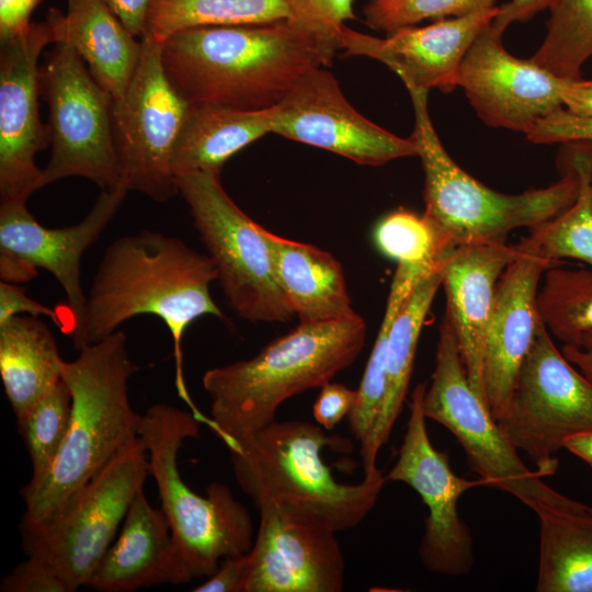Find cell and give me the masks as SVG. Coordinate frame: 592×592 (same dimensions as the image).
Returning a JSON list of instances; mask_svg holds the SVG:
<instances>
[{"mask_svg":"<svg viewBox=\"0 0 592 592\" xmlns=\"http://www.w3.org/2000/svg\"><path fill=\"white\" fill-rule=\"evenodd\" d=\"M201 424L191 410L156 403L141 415L138 429L161 511L192 580L210 577L226 557L248 554L255 537L247 508L226 483L210 482L201 496L181 477L179 452L186 439L198 436Z\"/></svg>","mask_w":592,"mask_h":592,"instance_id":"52a82bcc","label":"cell"},{"mask_svg":"<svg viewBox=\"0 0 592 592\" xmlns=\"http://www.w3.org/2000/svg\"><path fill=\"white\" fill-rule=\"evenodd\" d=\"M338 38L297 20L193 27L161 43L175 89L191 104L264 110L308 71L331 64Z\"/></svg>","mask_w":592,"mask_h":592,"instance_id":"6da1fadb","label":"cell"},{"mask_svg":"<svg viewBox=\"0 0 592 592\" xmlns=\"http://www.w3.org/2000/svg\"><path fill=\"white\" fill-rule=\"evenodd\" d=\"M565 357L568 361H571L576 363L579 367H582L584 365L592 363V353H585L578 350H571V349H565L563 350ZM584 376L592 382V365L589 366L587 369L583 371Z\"/></svg>","mask_w":592,"mask_h":592,"instance_id":"681fc988","label":"cell"},{"mask_svg":"<svg viewBox=\"0 0 592 592\" xmlns=\"http://www.w3.org/2000/svg\"><path fill=\"white\" fill-rule=\"evenodd\" d=\"M177 183L230 309L253 323L291 320L295 314L274 276L265 228L236 205L219 174L185 173Z\"/></svg>","mask_w":592,"mask_h":592,"instance_id":"9c48e42d","label":"cell"},{"mask_svg":"<svg viewBox=\"0 0 592 592\" xmlns=\"http://www.w3.org/2000/svg\"><path fill=\"white\" fill-rule=\"evenodd\" d=\"M149 475L140 440L113 458L56 520L21 527L27 557L49 563L70 592L88 584Z\"/></svg>","mask_w":592,"mask_h":592,"instance_id":"7c38bea8","label":"cell"},{"mask_svg":"<svg viewBox=\"0 0 592 592\" xmlns=\"http://www.w3.org/2000/svg\"><path fill=\"white\" fill-rule=\"evenodd\" d=\"M568 160L577 170L576 200L554 218L534 227L515 248L526 254L559 263L583 261L592 267V144H566Z\"/></svg>","mask_w":592,"mask_h":592,"instance_id":"f546056e","label":"cell"},{"mask_svg":"<svg viewBox=\"0 0 592 592\" xmlns=\"http://www.w3.org/2000/svg\"><path fill=\"white\" fill-rule=\"evenodd\" d=\"M537 592H592V508L544 511Z\"/></svg>","mask_w":592,"mask_h":592,"instance_id":"f1b7e54d","label":"cell"},{"mask_svg":"<svg viewBox=\"0 0 592 592\" xmlns=\"http://www.w3.org/2000/svg\"><path fill=\"white\" fill-rule=\"evenodd\" d=\"M65 362L38 317L19 315L0 323V374L16 421L61 379Z\"/></svg>","mask_w":592,"mask_h":592,"instance_id":"4316f807","label":"cell"},{"mask_svg":"<svg viewBox=\"0 0 592 592\" xmlns=\"http://www.w3.org/2000/svg\"><path fill=\"white\" fill-rule=\"evenodd\" d=\"M490 1H491L492 4H494L497 0H490Z\"/></svg>","mask_w":592,"mask_h":592,"instance_id":"f907efd6","label":"cell"},{"mask_svg":"<svg viewBox=\"0 0 592 592\" xmlns=\"http://www.w3.org/2000/svg\"><path fill=\"white\" fill-rule=\"evenodd\" d=\"M136 37H143L153 0H102Z\"/></svg>","mask_w":592,"mask_h":592,"instance_id":"f6af8a7d","label":"cell"},{"mask_svg":"<svg viewBox=\"0 0 592 592\" xmlns=\"http://www.w3.org/2000/svg\"><path fill=\"white\" fill-rule=\"evenodd\" d=\"M519 253L515 246L505 242L469 243L453 249L442 263L445 316L454 329L468 380L485 402L483 345L497 283Z\"/></svg>","mask_w":592,"mask_h":592,"instance_id":"7402d4cb","label":"cell"},{"mask_svg":"<svg viewBox=\"0 0 592 592\" xmlns=\"http://www.w3.org/2000/svg\"><path fill=\"white\" fill-rule=\"evenodd\" d=\"M356 399V390L343 384L328 382L320 387L314 406L315 420L325 430H332L351 412Z\"/></svg>","mask_w":592,"mask_h":592,"instance_id":"b9f144b4","label":"cell"},{"mask_svg":"<svg viewBox=\"0 0 592 592\" xmlns=\"http://www.w3.org/2000/svg\"><path fill=\"white\" fill-rule=\"evenodd\" d=\"M3 592H70L59 573L47 562L27 557L1 581Z\"/></svg>","mask_w":592,"mask_h":592,"instance_id":"ab89813d","label":"cell"},{"mask_svg":"<svg viewBox=\"0 0 592 592\" xmlns=\"http://www.w3.org/2000/svg\"><path fill=\"white\" fill-rule=\"evenodd\" d=\"M191 580L166 515L150 505L143 488L128 508L118 538L101 559L87 587L99 592H128Z\"/></svg>","mask_w":592,"mask_h":592,"instance_id":"603a6c76","label":"cell"},{"mask_svg":"<svg viewBox=\"0 0 592 592\" xmlns=\"http://www.w3.org/2000/svg\"><path fill=\"white\" fill-rule=\"evenodd\" d=\"M129 192L123 182L113 190H101L90 212L79 223L48 228L39 224L23 202L0 205V277L9 283H23L49 272L60 284L75 326H79L87 295L81 286V258L119 209Z\"/></svg>","mask_w":592,"mask_h":592,"instance_id":"2e32d148","label":"cell"},{"mask_svg":"<svg viewBox=\"0 0 592 592\" xmlns=\"http://www.w3.org/2000/svg\"><path fill=\"white\" fill-rule=\"evenodd\" d=\"M67 1L60 42L77 50L93 78L116 103L136 71L143 43L136 41L102 0Z\"/></svg>","mask_w":592,"mask_h":592,"instance_id":"d4e9b609","label":"cell"},{"mask_svg":"<svg viewBox=\"0 0 592 592\" xmlns=\"http://www.w3.org/2000/svg\"><path fill=\"white\" fill-rule=\"evenodd\" d=\"M140 39L136 71L124 96L114 103L116 148L128 190L167 202L179 193L173 155L191 103L170 81L161 44Z\"/></svg>","mask_w":592,"mask_h":592,"instance_id":"4fadbf2b","label":"cell"},{"mask_svg":"<svg viewBox=\"0 0 592 592\" xmlns=\"http://www.w3.org/2000/svg\"><path fill=\"white\" fill-rule=\"evenodd\" d=\"M536 304L545 328L565 349L592 353V267H549Z\"/></svg>","mask_w":592,"mask_h":592,"instance_id":"1f68e13d","label":"cell"},{"mask_svg":"<svg viewBox=\"0 0 592 592\" xmlns=\"http://www.w3.org/2000/svg\"><path fill=\"white\" fill-rule=\"evenodd\" d=\"M366 323L357 314L325 323H299L255 356L205 372L210 430L229 448L275 420L293 396L323 386L360 355Z\"/></svg>","mask_w":592,"mask_h":592,"instance_id":"277c9868","label":"cell"},{"mask_svg":"<svg viewBox=\"0 0 592 592\" xmlns=\"http://www.w3.org/2000/svg\"><path fill=\"white\" fill-rule=\"evenodd\" d=\"M555 265L559 263L520 252L497 283L482 357L485 400L494 419L511 398L536 334L540 278Z\"/></svg>","mask_w":592,"mask_h":592,"instance_id":"44dd1931","label":"cell"},{"mask_svg":"<svg viewBox=\"0 0 592 592\" xmlns=\"http://www.w3.org/2000/svg\"><path fill=\"white\" fill-rule=\"evenodd\" d=\"M374 238L378 249L398 264L426 272L440 269L447 255L426 218L403 208L383 218Z\"/></svg>","mask_w":592,"mask_h":592,"instance_id":"d590c367","label":"cell"},{"mask_svg":"<svg viewBox=\"0 0 592 592\" xmlns=\"http://www.w3.org/2000/svg\"><path fill=\"white\" fill-rule=\"evenodd\" d=\"M490 24L466 53L457 78L478 116L489 126L526 133L563 107L565 80L503 47Z\"/></svg>","mask_w":592,"mask_h":592,"instance_id":"d6986e66","label":"cell"},{"mask_svg":"<svg viewBox=\"0 0 592 592\" xmlns=\"http://www.w3.org/2000/svg\"><path fill=\"white\" fill-rule=\"evenodd\" d=\"M293 19L317 31L333 35L345 25L344 21L354 19V0H288Z\"/></svg>","mask_w":592,"mask_h":592,"instance_id":"f35d334b","label":"cell"},{"mask_svg":"<svg viewBox=\"0 0 592 592\" xmlns=\"http://www.w3.org/2000/svg\"><path fill=\"white\" fill-rule=\"evenodd\" d=\"M348 452L351 443L328 436L307 421H276L235 443L230 452L236 481L255 506L277 501L308 511L337 533L356 527L372 511L386 482L379 470L357 483L334 479L322 451Z\"/></svg>","mask_w":592,"mask_h":592,"instance_id":"5b68a950","label":"cell"},{"mask_svg":"<svg viewBox=\"0 0 592 592\" xmlns=\"http://www.w3.org/2000/svg\"><path fill=\"white\" fill-rule=\"evenodd\" d=\"M496 421L543 477L556 473L554 454L568 439L592 431V382L558 351L542 320L511 398Z\"/></svg>","mask_w":592,"mask_h":592,"instance_id":"8fae6325","label":"cell"},{"mask_svg":"<svg viewBox=\"0 0 592 592\" xmlns=\"http://www.w3.org/2000/svg\"><path fill=\"white\" fill-rule=\"evenodd\" d=\"M64 15L52 9L46 19L32 23L23 34L0 41V198L23 202L37 190L42 169L35 155L49 139L41 122L42 88L38 59L49 44L61 41Z\"/></svg>","mask_w":592,"mask_h":592,"instance_id":"5bb4252c","label":"cell"},{"mask_svg":"<svg viewBox=\"0 0 592 592\" xmlns=\"http://www.w3.org/2000/svg\"><path fill=\"white\" fill-rule=\"evenodd\" d=\"M556 0H510L498 5V12L491 23L492 27L503 33L513 22L525 21L537 12L550 8Z\"/></svg>","mask_w":592,"mask_h":592,"instance_id":"bcb514c9","label":"cell"},{"mask_svg":"<svg viewBox=\"0 0 592 592\" xmlns=\"http://www.w3.org/2000/svg\"><path fill=\"white\" fill-rule=\"evenodd\" d=\"M425 389V384L421 383L412 390L398 457L385 478L411 487L428 508L419 547L424 567L434 573L457 577L468 573L474 565L473 536L458 514V499L468 489L485 482L456 476L447 454L432 445L422 407Z\"/></svg>","mask_w":592,"mask_h":592,"instance_id":"9a60e30c","label":"cell"},{"mask_svg":"<svg viewBox=\"0 0 592 592\" xmlns=\"http://www.w3.org/2000/svg\"><path fill=\"white\" fill-rule=\"evenodd\" d=\"M408 91L414 110L410 138L424 171L423 216L445 254L463 244L505 242L512 230L532 229L557 216L576 200L579 177L568 160L561 179L544 189L503 194L483 185L443 147L430 118L429 91Z\"/></svg>","mask_w":592,"mask_h":592,"instance_id":"8992f818","label":"cell"},{"mask_svg":"<svg viewBox=\"0 0 592 592\" xmlns=\"http://www.w3.org/2000/svg\"><path fill=\"white\" fill-rule=\"evenodd\" d=\"M543 44L531 60L565 80L581 78L592 56V0H556Z\"/></svg>","mask_w":592,"mask_h":592,"instance_id":"836d02e7","label":"cell"},{"mask_svg":"<svg viewBox=\"0 0 592 592\" xmlns=\"http://www.w3.org/2000/svg\"><path fill=\"white\" fill-rule=\"evenodd\" d=\"M272 133L363 166L417 156L410 137L391 134L360 114L323 67L304 75L273 107Z\"/></svg>","mask_w":592,"mask_h":592,"instance_id":"ac0fdd59","label":"cell"},{"mask_svg":"<svg viewBox=\"0 0 592 592\" xmlns=\"http://www.w3.org/2000/svg\"><path fill=\"white\" fill-rule=\"evenodd\" d=\"M525 136L534 144H592V116L561 107L538 121Z\"/></svg>","mask_w":592,"mask_h":592,"instance_id":"74e56055","label":"cell"},{"mask_svg":"<svg viewBox=\"0 0 592 592\" xmlns=\"http://www.w3.org/2000/svg\"><path fill=\"white\" fill-rule=\"evenodd\" d=\"M422 407L426 419L442 424L457 439L471 468L486 485L512 494L536 514L585 505L547 486L543 476L521 460L483 399L473 389L454 329L445 315Z\"/></svg>","mask_w":592,"mask_h":592,"instance_id":"ba28073f","label":"cell"},{"mask_svg":"<svg viewBox=\"0 0 592 592\" xmlns=\"http://www.w3.org/2000/svg\"><path fill=\"white\" fill-rule=\"evenodd\" d=\"M563 448L568 449L592 467V431L571 436L566 441Z\"/></svg>","mask_w":592,"mask_h":592,"instance_id":"c3c4849f","label":"cell"},{"mask_svg":"<svg viewBox=\"0 0 592 592\" xmlns=\"http://www.w3.org/2000/svg\"><path fill=\"white\" fill-rule=\"evenodd\" d=\"M490 5V0H369L363 14L367 26L389 34L425 19L462 16Z\"/></svg>","mask_w":592,"mask_h":592,"instance_id":"8d00e7d4","label":"cell"},{"mask_svg":"<svg viewBox=\"0 0 592 592\" xmlns=\"http://www.w3.org/2000/svg\"><path fill=\"white\" fill-rule=\"evenodd\" d=\"M83 61L69 43L60 42L41 69L52 144L50 159L42 169L41 189L70 177L86 178L101 190L123 183L114 101Z\"/></svg>","mask_w":592,"mask_h":592,"instance_id":"30bf717a","label":"cell"},{"mask_svg":"<svg viewBox=\"0 0 592 592\" xmlns=\"http://www.w3.org/2000/svg\"><path fill=\"white\" fill-rule=\"evenodd\" d=\"M497 12L496 4L485 7L423 27H403L385 38L344 25L338 34V44L344 49V55L366 56L385 64L401 79L407 90L440 89L448 93L457 88L466 53L492 23Z\"/></svg>","mask_w":592,"mask_h":592,"instance_id":"ffe728a7","label":"cell"},{"mask_svg":"<svg viewBox=\"0 0 592 592\" xmlns=\"http://www.w3.org/2000/svg\"><path fill=\"white\" fill-rule=\"evenodd\" d=\"M42 0H0V41L19 36L31 26L32 12Z\"/></svg>","mask_w":592,"mask_h":592,"instance_id":"ee69618b","label":"cell"},{"mask_svg":"<svg viewBox=\"0 0 592 592\" xmlns=\"http://www.w3.org/2000/svg\"><path fill=\"white\" fill-rule=\"evenodd\" d=\"M249 571L248 554L224 558L216 571L194 592H244Z\"/></svg>","mask_w":592,"mask_h":592,"instance_id":"7bdbcfd3","label":"cell"},{"mask_svg":"<svg viewBox=\"0 0 592 592\" xmlns=\"http://www.w3.org/2000/svg\"><path fill=\"white\" fill-rule=\"evenodd\" d=\"M29 314L33 317H47L56 325L61 332L71 333L75 321L70 314L50 308L31 297H29L22 288L14 283L0 282V323L7 321L11 317L20 314Z\"/></svg>","mask_w":592,"mask_h":592,"instance_id":"60d3db41","label":"cell"},{"mask_svg":"<svg viewBox=\"0 0 592 592\" xmlns=\"http://www.w3.org/2000/svg\"><path fill=\"white\" fill-rule=\"evenodd\" d=\"M136 369L126 335L118 330L65 362L61 378L72 396L69 429L46 476L21 490L25 502L21 527L56 520L113 458L139 440L141 415L128 397Z\"/></svg>","mask_w":592,"mask_h":592,"instance_id":"3957f363","label":"cell"},{"mask_svg":"<svg viewBox=\"0 0 592 592\" xmlns=\"http://www.w3.org/2000/svg\"><path fill=\"white\" fill-rule=\"evenodd\" d=\"M248 553L244 592H341L344 558L335 531L296 505L265 501Z\"/></svg>","mask_w":592,"mask_h":592,"instance_id":"e0dca14e","label":"cell"},{"mask_svg":"<svg viewBox=\"0 0 592 592\" xmlns=\"http://www.w3.org/2000/svg\"><path fill=\"white\" fill-rule=\"evenodd\" d=\"M273 273L299 323L350 318L354 311L340 262L315 246L264 229Z\"/></svg>","mask_w":592,"mask_h":592,"instance_id":"cb8c5ba5","label":"cell"},{"mask_svg":"<svg viewBox=\"0 0 592 592\" xmlns=\"http://www.w3.org/2000/svg\"><path fill=\"white\" fill-rule=\"evenodd\" d=\"M563 107L573 114L592 116V80H569L562 93Z\"/></svg>","mask_w":592,"mask_h":592,"instance_id":"7dc6e473","label":"cell"},{"mask_svg":"<svg viewBox=\"0 0 592 592\" xmlns=\"http://www.w3.org/2000/svg\"><path fill=\"white\" fill-rule=\"evenodd\" d=\"M286 19H293L288 0H153L143 37L161 44L187 29L262 24Z\"/></svg>","mask_w":592,"mask_h":592,"instance_id":"4dcf8cb0","label":"cell"},{"mask_svg":"<svg viewBox=\"0 0 592 592\" xmlns=\"http://www.w3.org/2000/svg\"><path fill=\"white\" fill-rule=\"evenodd\" d=\"M425 272L415 266L398 264L386 304L384 319L378 330L363 373L356 399L349 413V428L363 448L369 441L380 414L387 385L388 340L392 322L415 283Z\"/></svg>","mask_w":592,"mask_h":592,"instance_id":"d6a6232c","label":"cell"},{"mask_svg":"<svg viewBox=\"0 0 592 592\" xmlns=\"http://www.w3.org/2000/svg\"><path fill=\"white\" fill-rule=\"evenodd\" d=\"M71 412V391L61 378L16 421L32 464L29 482L39 481L52 468L65 442Z\"/></svg>","mask_w":592,"mask_h":592,"instance_id":"e575fe53","label":"cell"},{"mask_svg":"<svg viewBox=\"0 0 592 592\" xmlns=\"http://www.w3.org/2000/svg\"><path fill=\"white\" fill-rule=\"evenodd\" d=\"M442 284V266L424 274L398 311L389 332L387 385L383 408L368 443L360 448L364 476L379 471L376 459L401 412L410 383L414 355L425 317Z\"/></svg>","mask_w":592,"mask_h":592,"instance_id":"83f0119b","label":"cell"},{"mask_svg":"<svg viewBox=\"0 0 592 592\" xmlns=\"http://www.w3.org/2000/svg\"><path fill=\"white\" fill-rule=\"evenodd\" d=\"M273 107L240 110L191 104L173 155L175 177L192 172L219 174L231 156L272 133Z\"/></svg>","mask_w":592,"mask_h":592,"instance_id":"484cf974","label":"cell"},{"mask_svg":"<svg viewBox=\"0 0 592 592\" xmlns=\"http://www.w3.org/2000/svg\"><path fill=\"white\" fill-rule=\"evenodd\" d=\"M217 277L210 257L177 237L152 230L123 236L106 248L81 321L69 338L79 351L111 335L133 317H158L172 337L178 394L191 406L194 402L183 377L182 339L200 317L226 320L209 292Z\"/></svg>","mask_w":592,"mask_h":592,"instance_id":"7a4b0ae2","label":"cell"}]
</instances>
